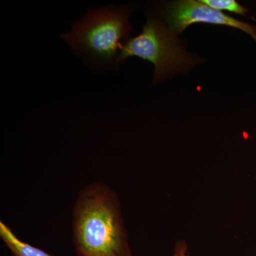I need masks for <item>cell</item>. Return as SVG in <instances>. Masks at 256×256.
I'll list each match as a JSON object with an SVG mask.
<instances>
[{
    "instance_id": "obj_1",
    "label": "cell",
    "mask_w": 256,
    "mask_h": 256,
    "mask_svg": "<svg viewBox=\"0 0 256 256\" xmlns=\"http://www.w3.org/2000/svg\"><path fill=\"white\" fill-rule=\"evenodd\" d=\"M72 220L76 256H132L118 197L106 184L92 183L79 193Z\"/></svg>"
},
{
    "instance_id": "obj_2",
    "label": "cell",
    "mask_w": 256,
    "mask_h": 256,
    "mask_svg": "<svg viewBox=\"0 0 256 256\" xmlns=\"http://www.w3.org/2000/svg\"><path fill=\"white\" fill-rule=\"evenodd\" d=\"M130 14V10L124 6L90 10L62 38L78 54L99 65L112 66L118 63L122 40L132 30Z\"/></svg>"
},
{
    "instance_id": "obj_3",
    "label": "cell",
    "mask_w": 256,
    "mask_h": 256,
    "mask_svg": "<svg viewBox=\"0 0 256 256\" xmlns=\"http://www.w3.org/2000/svg\"><path fill=\"white\" fill-rule=\"evenodd\" d=\"M137 56L154 64V82L186 72L201 63V58L188 53L174 32L161 20L149 15L142 33L124 42L119 62Z\"/></svg>"
},
{
    "instance_id": "obj_4",
    "label": "cell",
    "mask_w": 256,
    "mask_h": 256,
    "mask_svg": "<svg viewBox=\"0 0 256 256\" xmlns=\"http://www.w3.org/2000/svg\"><path fill=\"white\" fill-rule=\"evenodd\" d=\"M163 18L175 34L182 33L190 25L207 23L225 25L246 32L256 42V28L254 25L238 21L222 12L213 9L202 1L181 0L165 4L162 9Z\"/></svg>"
},
{
    "instance_id": "obj_5",
    "label": "cell",
    "mask_w": 256,
    "mask_h": 256,
    "mask_svg": "<svg viewBox=\"0 0 256 256\" xmlns=\"http://www.w3.org/2000/svg\"><path fill=\"white\" fill-rule=\"evenodd\" d=\"M0 238L13 256H54L38 247L18 238L11 228L0 222Z\"/></svg>"
},
{
    "instance_id": "obj_6",
    "label": "cell",
    "mask_w": 256,
    "mask_h": 256,
    "mask_svg": "<svg viewBox=\"0 0 256 256\" xmlns=\"http://www.w3.org/2000/svg\"><path fill=\"white\" fill-rule=\"evenodd\" d=\"M202 2L210 8L218 11L226 10L230 12L236 13L240 15H246L248 12V10L247 8L234 0H202Z\"/></svg>"
},
{
    "instance_id": "obj_7",
    "label": "cell",
    "mask_w": 256,
    "mask_h": 256,
    "mask_svg": "<svg viewBox=\"0 0 256 256\" xmlns=\"http://www.w3.org/2000/svg\"><path fill=\"white\" fill-rule=\"evenodd\" d=\"M171 256H190L188 244L182 240L176 242L174 247V254Z\"/></svg>"
},
{
    "instance_id": "obj_8",
    "label": "cell",
    "mask_w": 256,
    "mask_h": 256,
    "mask_svg": "<svg viewBox=\"0 0 256 256\" xmlns=\"http://www.w3.org/2000/svg\"></svg>"
}]
</instances>
